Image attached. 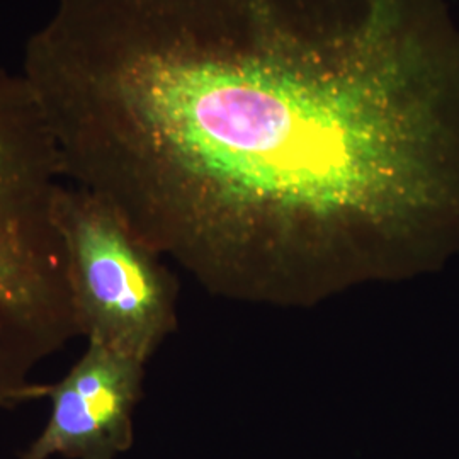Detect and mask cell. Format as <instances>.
I'll return each mask as SVG.
<instances>
[{
	"label": "cell",
	"instance_id": "obj_3",
	"mask_svg": "<svg viewBox=\"0 0 459 459\" xmlns=\"http://www.w3.org/2000/svg\"><path fill=\"white\" fill-rule=\"evenodd\" d=\"M56 223L79 335L145 364L176 325V286L159 254L75 186H64Z\"/></svg>",
	"mask_w": 459,
	"mask_h": 459
},
{
	"label": "cell",
	"instance_id": "obj_4",
	"mask_svg": "<svg viewBox=\"0 0 459 459\" xmlns=\"http://www.w3.org/2000/svg\"><path fill=\"white\" fill-rule=\"evenodd\" d=\"M143 366L106 345L87 342L82 358L49 385L48 420L19 459H116L126 453Z\"/></svg>",
	"mask_w": 459,
	"mask_h": 459
},
{
	"label": "cell",
	"instance_id": "obj_1",
	"mask_svg": "<svg viewBox=\"0 0 459 459\" xmlns=\"http://www.w3.org/2000/svg\"><path fill=\"white\" fill-rule=\"evenodd\" d=\"M21 75L70 186L216 293L318 295L459 240L444 0H55Z\"/></svg>",
	"mask_w": 459,
	"mask_h": 459
},
{
	"label": "cell",
	"instance_id": "obj_2",
	"mask_svg": "<svg viewBox=\"0 0 459 459\" xmlns=\"http://www.w3.org/2000/svg\"><path fill=\"white\" fill-rule=\"evenodd\" d=\"M58 191L47 132L22 87L0 70V409L31 394L68 324Z\"/></svg>",
	"mask_w": 459,
	"mask_h": 459
}]
</instances>
